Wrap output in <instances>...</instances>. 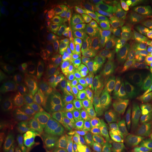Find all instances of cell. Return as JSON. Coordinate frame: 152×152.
<instances>
[{"instance_id": "obj_7", "label": "cell", "mask_w": 152, "mask_h": 152, "mask_svg": "<svg viewBox=\"0 0 152 152\" xmlns=\"http://www.w3.org/2000/svg\"><path fill=\"white\" fill-rule=\"evenodd\" d=\"M137 29L134 22H130L120 28L113 37V47L119 49H128L137 40Z\"/></svg>"}, {"instance_id": "obj_33", "label": "cell", "mask_w": 152, "mask_h": 152, "mask_svg": "<svg viewBox=\"0 0 152 152\" xmlns=\"http://www.w3.org/2000/svg\"><path fill=\"white\" fill-rule=\"evenodd\" d=\"M150 14H151V16H152V12H151V13H150ZM148 39H149V41H151V42H152V35H151V36H150V37H148Z\"/></svg>"}, {"instance_id": "obj_8", "label": "cell", "mask_w": 152, "mask_h": 152, "mask_svg": "<svg viewBox=\"0 0 152 152\" xmlns=\"http://www.w3.org/2000/svg\"><path fill=\"white\" fill-rule=\"evenodd\" d=\"M132 111L134 126L136 132L141 134L145 129V124L148 117V104L144 97L136 100L130 105Z\"/></svg>"}, {"instance_id": "obj_5", "label": "cell", "mask_w": 152, "mask_h": 152, "mask_svg": "<svg viewBox=\"0 0 152 152\" xmlns=\"http://www.w3.org/2000/svg\"><path fill=\"white\" fill-rule=\"evenodd\" d=\"M144 94L145 92L133 83L122 82L115 90L114 96L121 105L130 106L136 100L144 97Z\"/></svg>"}, {"instance_id": "obj_6", "label": "cell", "mask_w": 152, "mask_h": 152, "mask_svg": "<svg viewBox=\"0 0 152 152\" xmlns=\"http://www.w3.org/2000/svg\"><path fill=\"white\" fill-rule=\"evenodd\" d=\"M99 136L104 145L109 150L112 151L121 150L124 140L112 122L104 123Z\"/></svg>"}, {"instance_id": "obj_35", "label": "cell", "mask_w": 152, "mask_h": 152, "mask_svg": "<svg viewBox=\"0 0 152 152\" xmlns=\"http://www.w3.org/2000/svg\"><path fill=\"white\" fill-rule=\"evenodd\" d=\"M151 102V103H152V100H151V102Z\"/></svg>"}, {"instance_id": "obj_14", "label": "cell", "mask_w": 152, "mask_h": 152, "mask_svg": "<svg viewBox=\"0 0 152 152\" xmlns=\"http://www.w3.org/2000/svg\"><path fill=\"white\" fill-rule=\"evenodd\" d=\"M118 4L117 0H106L101 4L97 13L98 20L102 26L111 23V19L115 14Z\"/></svg>"}, {"instance_id": "obj_13", "label": "cell", "mask_w": 152, "mask_h": 152, "mask_svg": "<svg viewBox=\"0 0 152 152\" xmlns=\"http://www.w3.org/2000/svg\"><path fill=\"white\" fill-rule=\"evenodd\" d=\"M137 37L144 39L152 35V16L149 12H142L134 20Z\"/></svg>"}, {"instance_id": "obj_34", "label": "cell", "mask_w": 152, "mask_h": 152, "mask_svg": "<svg viewBox=\"0 0 152 152\" xmlns=\"http://www.w3.org/2000/svg\"><path fill=\"white\" fill-rule=\"evenodd\" d=\"M97 152H107V151H104V150H103V149H100V150H99Z\"/></svg>"}, {"instance_id": "obj_24", "label": "cell", "mask_w": 152, "mask_h": 152, "mask_svg": "<svg viewBox=\"0 0 152 152\" xmlns=\"http://www.w3.org/2000/svg\"><path fill=\"white\" fill-rule=\"evenodd\" d=\"M53 37L52 30L47 27H42L38 30L35 37H33V42L37 45H41L50 40Z\"/></svg>"}, {"instance_id": "obj_12", "label": "cell", "mask_w": 152, "mask_h": 152, "mask_svg": "<svg viewBox=\"0 0 152 152\" xmlns=\"http://www.w3.org/2000/svg\"><path fill=\"white\" fill-rule=\"evenodd\" d=\"M0 40L2 42L7 39H11L16 22L14 17L7 14L2 3L0 4Z\"/></svg>"}, {"instance_id": "obj_19", "label": "cell", "mask_w": 152, "mask_h": 152, "mask_svg": "<svg viewBox=\"0 0 152 152\" xmlns=\"http://www.w3.org/2000/svg\"><path fill=\"white\" fill-rule=\"evenodd\" d=\"M55 39L62 47H70L75 41V31L71 27L64 26L55 34Z\"/></svg>"}, {"instance_id": "obj_11", "label": "cell", "mask_w": 152, "mask_h": 152, "mask_svg": "<svg viewBox=\"0 0 152 152\" xmlns=\"http://www.w3.org/2000/svg\"><path fill=\"white\" fill-rule=\"evenodd\" d=\"M59 131L66 137L77 141L86 140L90 132L78 123H63L59 125Z\"/></svg>"}, {"instance_id": "obj_32", "label": "cell", "mask_w": 152, "mask_h": 152, "mask_svg": "<svg viewBox=\"0 0 152 152\" xmlns=\"http://www.w3.org/2000/svg\"><path fill=\"white\" fill-rule=\"evenodd\" d=\"M24 152H54V150L52 147H49V146H46L45 144V145L40 146V147H38L33 149L28 150V151Z\"/></svg>"}, {"instance_id": "obj_22", "label": "cell", "mask_w": 152, "mask_h": 152, "mask_svg": "<svg viewBox=\"0 0 152 152\" xmlns=\"http://www.w3.org/2000/svg\"><path fill=\"white\" fill-rule=\"evenodd\" d=\"M59 48L57 47V45L55 44L50 43L42 47L37 52V54L43 59L51 60L56 58L59 54Z\"/></svg>"}, {"instance_id": "obj_29", "label": "cell", "mask_w": 152, "mask_h": 152, "mask_svg": "<svg viewBox=\"0 0 152 152\" xmlns=\"http://www.w3.org/2000/svg\"><path fill=\"white\" fill-rule=\"evenodd\" d=\"M143 87L147 90H152V65L150 67L149 71L146 75L143 83Z\"/></svg>"}, {"instance_id": "obj_4", "label": "cell", "mask_w": 152, "mask_h": 152, "mask_svg": "<svg viewBox=\"0 0 152 152\" xmlns=\"http://www.w3.org/2000/svg\"><path fill=\"white\" fill-rule=\"evenodd\" d=\"M121 74L113 66L108 63H104L99 71L100 84L104 91L110 95H114L115 90L122 83Z\"/></svg>"}, {"instance_id": "obj_20", "label": "cell", "mask_w": 152, "mask_h": 152, "mask_svg": "<svg viewBox=\"0 0 152 152\" xmlns=\"http://www.w3.org/2000/svg\"><path fill=\"white\" fill-rule=\"evenodd\" d=\"M82 118L91 123H98L101 121V113L99 109L94 103L85 104L81 110Z\"/></svg>"}, {"instance_id": "obj_16", "label": "cell", "mask_w": 152, "mask_h": 152, "mask_svg": "<svg viewBox=\"0 0 152 152\" xmlns=\"http://www.w3.org/2000/svg\"><path fill=\"white\" fill-rule=\"evenodd\" d=\"M126 152H152V137L137 135L129 142Z\"/></svg>"}, {"instance_id": "obj_9", "label": "cell", "mask_w": 152, "mask_h": 152, "mask_svg": "<svg viewBox=\"0 0 152 152\" xmlns=\"http://www.w3.org/2000/svg\"><path fill=\"white\" fill-rule=\"evenodd\" d=\"M120 27L119 23H113L102 31L97 37L95 38L94 48L102 54L107 55L111 51L112 39Z\"/></svg>"}, {"instance_id": "obj_15", "label": "cell", "mask_w": 152, "mask_h": 152, "mask_svg": "<svg viewBox=\"0 0 152 152\" xmlns=\"http://www.w3.org/2000/svg\"><path fill=\"white\" fill-rule=\"evenodd\" d=\"M96 26V21L92 17L80 16L77 21L76 32L80 39H85L93 35Z\"/></svg>"}, {"instance_id": "obj_10", "label": "cell", "mask_w": 152, "mask_h": 152, "mask_svg": "<svg viewBox=\"0 0 152 152\" xmlns=\"http://www.w3.org/2000/svg\"><path fill=\"white\" fill-rule=\"evenodd\" d=\"M125 51L134 59L152 58V42L149 39H138Z\"/></svg>"}, {"instance_id": "obj_28", "label": "cell", "mask_w": 152, "mask_h": 152, "mask_svg": "<svg viewBox=\"0 0 152 152\" xmlns=\"http://www.w3.org/2000/svg\"><path fill=\"white\" fill-rule=\"evenodd\" d=\"M23 34V30L22 26L19 23L16 22V25H15L14 33H13V35L11 36V40L13 42H18L22 38Z\"/></svg>"}, {"instance_id": "obj_1", "label": "cell", "mask_w": 152, "mask_h": 152, "mask_svg": "<svg viewBox=\"0 0 152 152\" xmlns=\"http://www.w3.org/2000/svg\"><path fill=\"white\" fill-rule=\"evenodd\" d=\"M49 135L37 129H29L17 133L10 140L13 149L22 152L45 145L48 142Z\"/></svg>"}, {"instance_id": "obj_18", "label": "cell", "mask_w": 152, "mask_h": 152, "mask_svg": "<svg viewBox=\"0 0 152 152\" xmlns=\"http://www.w3.org/2000/svg\"><path fill=\"white\" fill-rule=\"evenodd\" d=\"M110 57L111 64H113L115 69L119 73H124L123 68L128 61L130 59L126 51L117 49L113 46L110 51Z\"/></svg>"}, {"instance_id": "obj_31", "label": "cell", "mask_w": 152, "mask_h": 152, "mask_svg": "<svg viewBox=\"0 0 152 152\" xmlns=\"http://www.w3.org/2000/svg\"><path fill=\"white\" fill-rule=\"evenodd\" d=\"M147 132L152 137V103H149V109L147 117Z\"/></svg>"}, {"instance_id": "obj_25", "label": "cell", "mask_w": 152, "mask_h": 152, "mask_svg": "<svg viewBox=\"0 0 152 152\" xmlns=\"http://www.w3.org/2000/svg\"><path fill=\"white\" fill-rule=\"evenodd\" d=\"M45 111L49 116L54 118V119L64 120L66 118L65 110L62 109L60 106L56 104H48L45 106Z\"/></svg>"}, {"instance_id": "obj_2", "label": "cell", "mask_w": 152, "mask_h": 152, "mask_svg": "<svg viewBox=\"0 0 152 152\" xmlns=\"http://www.w3.org/2000/svg\"><path fill=\"white\" fill-rule=\"evenodd\" d=\"M113 125L124 142L132 134L134 121L130 106L121 105L113 115Z\"/></svg>"}, {"instance_id": "obj_21", "label": "cell", "mask_w": 152, "mask_h": 152, "mask_svg": "<svg viewBox=\"0 0 152 152\" xmlns=\"http://www.w3.org/2000/svg\"><path fill=\"white\" fill-rule=\"evenodd\" d=\"M40 21V16L37 10L31 9L25 15L24 25L26 29L29 34H33L37 30Z\"/></svg>"}, {"instance_id": "obj_3", "label": "cell", "mask_w": 152, "mask_h": 152, "mask_svg": "<svg viewBox=\"0 0 152 152\" xmlns=\"http://www.w3.org/2000/svg\"><path fill=\"white\" fill-rule=\"evenodd\" d=\"M152 65V58L134 59L130 58L123 68L127 77L135 84L141 85L145 78L150 67Z\"/></svg>"}, {"instance_id": "obj_30", "label": "cell", "mask_w": 152, "mask_h": 152, "mask_svg": "<svg viewBox=\"0 0 152 152\" xmlns=\"http://www.w3.org/2000/svg\"><path fill=\"white\" fill-rule=\"evenodd\" d=\"M17 61V57L15 56V55H9L7 57V58H4L3 61V66H4L5 68H9L13 67V66H15L16 63Z\"/></svg>"}, {"instance_id": "obj_27", "label": "cell", "mask_w": 152, "mask_h": 152, "mask_svg": "<svg viewBox=\"0 0 152 152\" xmlns=\"http://www.w3.org/2000/svg\"><path fill=\"white\" fill-rule=\"evenodd\" d=\"M99 9L92 4H84L78 5V14L80 16L92 17L98 13Z\"/></svg>"}, {"instance_id": "obj_23", "label": "cell", "mask_w": 152, "mask_h": 152, "mask_svg": "<svg viewBox=\"0 0 152 152\" xmlns=\"http://www.w3.org/2000/svg\"><path fill=\"white\" fill-rule=\"evenodd\" d=\"M45 22L47 27L51 30H58L64 28V18L55 14H48L45 18Z\"/></svg>"}, {"instance_id": "obj_17", "label": "cell", "mask_w": 152, "mask_h": 152, "mask_svg": "<svg viewBox=\"0 0 152 152\" xmlns=\"http://www.w3.org/2000/svg\"><path fill=\"white\" fill-rule=\"evenodd\" d=\"M54 9L57 15L63 18H73L79 14L78 6L67 1H59L54 4Z\"/></svg>"}, {"instance_id": "obj_26", "label": "cell", "mask_w": 152, "mask_h": 152, "mask_svg": "<svg viewBox=\"0 0 152 152\" xmlns=\"http://www.w3.org/2000/svg\"><path fill=\"white\" fill-rule=\"evenodd\" d=\"M2 4L7 14H10L13 17L20 16L23 12V7L18 4L9 1H6Z\"/></svg>"}, {"instance_id": "obj_36", "label": "cell", "mask_w": 152, "mask_h": 152, "mask_svg": "<svg viewBox=\"0 0 152 152\" xmlns=\"http://www.w3.org/2000/svg\"><path fill=\"white\" fill-rule=\"evenodd\" d=\"M77 152H78V151H77Z\"/></svg>"}]
</instances>
